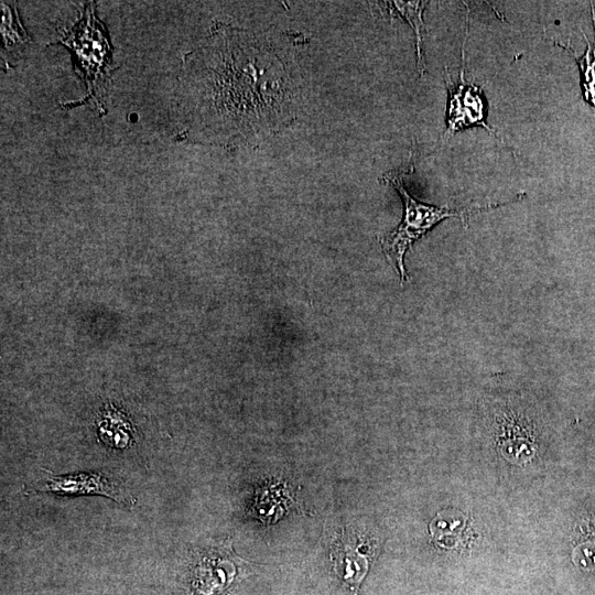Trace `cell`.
I'll use <instances>...</instances> for the list:
<instances>
[{"mask_svg":"<svg viewBox=\"0 0 595 595\" xmlns=\"http://www.w3.org/2000/svg\"><path fill=\"white\" fill-rule=\"evenodd\" d=\"M289 42L216 23L182 62L173 97L181 141L242 148L289 127L301 99Z\"/></svg>","mask_w":595,"mask_h":595,"instance_id":"obj_1","label":"cell"},{"mask_svg":"<svg viewBox=\"0 0 595 595\" xmlns=\"http://www.w3.org/2000/svg\"><path fill=\"white\" fill-rule=\"evenodd\" d=\"M95 9V2L87 3L78 21L60 40L72 52L76 72L87 88L83 99L62 106L72 108L91 99L100 115H104V95L112 73L111 45L109 34L96 17Z\"/></svg>","mask_w":595,"mask_h":595,"instance_id":"obj_3","label":"cell"},{"mask_svg":"<svg viewBox=\"0 0 595 595\" xmlns=\"http://www.w3.org/2000/svg\"><path fill=\"white\" fill-rule=\"evenodd\" d=\"M591 8L595 29V10L594 7ZM584 37L586 40L587 47L584 54L581 56L576 55V53L571 50L570 45H564L559 42H554V44L569 51L574 56L581 72L583 97L588 104L595 107V40L594 44L592 45L585 34Z\"/></svg>","mask_w":595,"mask_h":595,"instance_id":"obj_12","label":"cell"},{"mask_svg":"<svg viewBox=\"0 0 595 595\" xmlns=\"http://www.w3.org/2000/svg\"><path fill=\"white\" fill-rule=\"evenodd\" d=\"M390 15L402 18L413 30L415 35L416 67L423 76L425 72L424 56L422 51L423 10L426 1H382L377 2Z\"/></svg>","mask_w":595,"mask_h":595,"instance_id":"obj_10","label":"cell"},{"mask_svg":"<svg viewBox=\"0 0 595 595\" xmlns=\"http://www.w3.org/2000/svg\"><path fill=\"white\" fill-rule=\"evenodd\" d=\"M413 173V165L402 166L385 173L381 182L389 184L401 196L403 216L396 229L378 238L380 248L388 261L397 269L401 283L408 280L404 267V255L413 242L426 235L435 225L450 217H457L464 225L474 214L511 204L522 199L526 193H520L515 199L504 203H489L468 207L434 206L416 199L408 191L405 178Z\"/></svg>","mask_w":595,"mask_h":595,"instance_id":"obj_2","label":"cell"},{"mask_svg":"<svg viewBox=\"0 0 595 595\" xmlns=\"http://www.w3.org/2000/svg\"><path fill=\"white\" fill-rule=\"evenodd\" d=\"M237 559L230 545L204 555L195 567L193 595H218L235 580Z\"/></svg>","mask_w":595,"mask_h":595,"instance_id":"obj_6","label":"cell"},{"mask_svg":"<svg viewBox=\"0 0 595 595\" xmlns=\"http://www.w3.org/2000/svg\"><path fill=\"white\" fill-rule=\"evenodd\" d=\"M369 553L372 551L358 536H347L344 531L332 551L333 570L354 595H358L359 585L368 573Z\"/></svg>","mask_w":595,"mask_h":595,"instance_id":"obj_7","label":"cell"},{"mask_svg":"<svg viewBox=\"0 0 595 595\" xmlns=\"http://www.w3.org/2000/svg\"><path fill=\"white\" fill-rule=\"evenodd\" d=\"M97 433L105 445L125 450L132 444L134 431L127 415L110 405L98 420Z\"/></svg>","mask_w":595,"mask_h":595,"instance_id":"obj_9","label":"cell"},{"mask_svg":"<svg viewBox=\"0 0 595 595\" xmlns=\"http://www.w3.org/2000/svg\"><path fill=\"white\" fill-rule=\"evenodd\" d=\"M286 486L280 483L264 485L256 491L250 513L262 522H274L292 504Z\"/></svg>","mask_w":595,"mask_h":595,"instance_id":"obj_8","label":"cell"},{"mask_svg":"<svg viewBox=\"0 0 595 595\" xmlns=\"http://www.w3.org/2000/svg\"><path fill=\"white\" fill-rule=\"evenodd\" d=\"M2 23L1 33L3 45L8 55L20 56L29 44L30 37L23 29L15 7L1 2Z\"/></svg>","mask_w":595,"mask_h":595,"instance_id":"obj_11","label":"cell"},{"mask_svg":"<svg viewBox=\"0 0 595 595\" xmlns=\"http://www.w3.org/2000/svg\"><path fill=\"white\" fill-rule=\"evenodd\" d=\"M467 30L461 50L462 67L458 80L454 82L447 68H444V79L447 88V107L446 127L442 133L441 142L445 143L456 132L472 127H482L502 142L497 132L486 121L488 109L483 90L475 84L467 83L464 78Z\"/></svg>","mask_w":595,"mask_h":595,"instance_id":"obj_4","label":"cell"},{"mask_svg":"<svg viewBox=\"0 0 595 595\" xmlns=\"http://www.w3.org/2000/svg\"><path fill=\"white\" fill-rule=\"evenodd\" d=\"M43 479L30 488L29 491L53 493L57 495H98L105 496L116 502L133 506L136 498L122 486L110 480L101 473H77L56 475L43 469Z\"/></svg>","mask_w":595,"mask_h":595,"instance_id":"obj_5","label":"cell"}]
</instances>
